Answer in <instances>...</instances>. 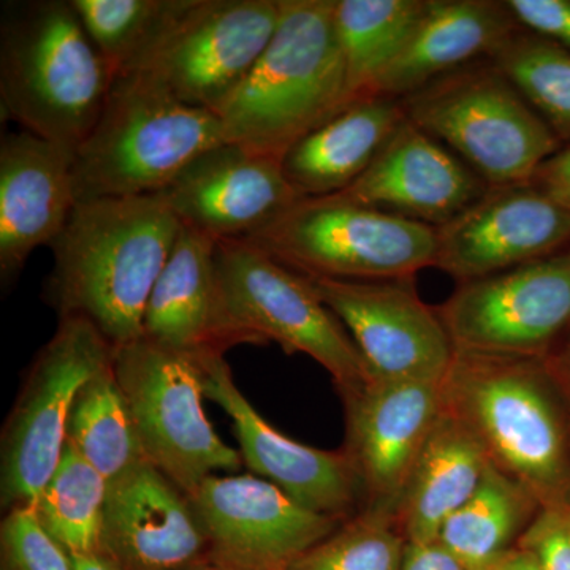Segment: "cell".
Returning <instances> with one entry per match:
<instances>
[{"mask_svg":"<svg viewBox=\"0 0 570 570\" xmlns=\"http://www.w3.org/2000/svg\"><path fill=\"white\" fill-rule=\"evenodd\" d=\"M279 7L264 55L217 115L225 141L276 159L346 107L335 0H279Z\"/></svg>","mask_w":570,"mask_h":570,"instance_id":"obj_4","label":"cell"},{"mask_svg":"<svg viewBox=\"0 0 570 570\" xmlns=\"http://www.w3.org/2000/svg\"><path fill=\"white\" fill-rule=\"evenodd\" d=\"M305 277L354 340L371 377L441 384L448 376L455 346L436 307L420 298L414 277Z\"/></svg>","mask_w":570,"mask_h":570,"instance_id":"obj_13","label":"cell"},{"mask_svg":"<svg viewBox=\"0 0 570 570\" xmlns=\"http://www.w3.org/2000/svg\"><path fill=\"white\" fill-rule=\"evenodd\" d=\"M483 570H542V568L531 551L517 546Z\"/></svg>","mask_w":570,"mask_h":570,"instance_id":"obj_39","label":"cell"},{"mask_svg":"<svg viewBox=\"0 0 570 570\" xmlns=\"http://www.w3.org/2000/svg\"><path fill=\"white\" fill-rule=\"evenodd\" d=\"M223 142L219 116L184 104L148 71H122L75 151L77 204L163 193L187 165Z\"/></svg>","mask_w":570,"mask_h":570,"instance_id":"obj_5","label":"cell"},{"mask_svg":"<svg viewBox=\"0 0 570 570\" xmlns=\"http://www.w3.org/2000/svg\"><path fill=\"white\" fill-rule=\"evenodd\" d=\"M0 553L2 570H73V558L45 530L33 504L7 510Z\"/></svg>","mask_w":570,"mask_h":570,"instance_id":"obj_33","label":"cell"},{"mask_svg":"<svg viewBox=\"0 0 570 570\" xmlns=\"http://www.w3.org/2000/svg\"><path fill=\"white\" fill-rule=\"evenodd\" d=\"M204 355L141 336L116 348L112 362L146 459L187 497L214 472H235L243 464L242 453L206 419Z\"/></svg>","mask_w":570,"mask_h":570,"instance_id":"obj_9","label":"cell"},{"mask_svg":"<svg viewBox=\"0 0 570 570\" xmlns=\"http://www.w3.org/2000/svg\"><path fill=\"white\" fill-rule=\"evenodd\" d=\"M428 0H335V29L346 69V107L373 97L406 47Z\"/></svg>","mask_w":570,"mask_h":570,"instance_id":"obj_27","label":"cell"},{"mask_svg":"<svg viewBox=\"0 0 570 570\" xmlns=\"http://www.w3.org/2000/svg\"><path fill=\"white\" fill-rule=\"evenodd\" d=\"M75 151L31 132L0 141V277L17 279L33 250L52 245L75 205Z\"/></svg>","mask_w":570,"mask_h":570,"instance_id":"obj_21","label":"cell"},{"mask_svg":"<svg viewBox=\"0 0 570 570\" xmlns=\"http://www.w3.org/2000/svg\"><path fill=\"white\" fill-rule=\"evenodd\" d=\"M67 442L108 483L148 461L112 363L89 379L75 397Z\"/></svg>","mask_w":570,"mask_h":570,"instance_id":"obj_28","label":"cell"},{"mask_svg":"<svg viewBox=\"0 0 570 570\" xmlns=\"http://www.w3.org/2000/svg\"><path fill=\"white\" fill-rule=\"evenodd\" d=\"M107 479L66 441L62 459L33 508L71 557L102 554Z\"/></svg>","mask_w":570,"mask_h":570,"instance_id":"obj_29","label":"cell"},{"mask_svg":"<svg viewBox=\"0 0 570 570\" xmlns=\"http://www.w3.org/2000/svg\"><path fill=\"white\" fill-rule=\"evenodd\" d=\"M406 547L393 513L363 508L288 570H403Z\"/></svg>","mask_w":570,"mask_h":570,"instance_id":"obj_32","label":"cell"},{"mask_svg":"<svg viewBox=\"0 0 570 570\" xmlns=\"http://www.w3.org/2000/svg\"><path fill=\"white\" fill-rule=\"evenodd\" d=\"M216 242L181 225L154 285L145 333L154 343L189 354H223L239 341L225 311L216 269Z\"/></svg>","mask_w":570,"mask_h":570,"instance_id":"obj_22","label":"cell"},{"mask_svg":"<svg viewBox=\"0 0 570 570\" xmlns=\"http://www.w3.org/2000/svg\"><path fill=\"white\" fill-rule=\"evenodd\" d=\"M489 187L455 154L406 118L365 174L340 195L436 228L478 202Z\"/></svg>","mask_w":570,"mask_h":570,"instance_id":"obj_20","label":"cell"},{"mask_svg":"<svg viewBox=\"0 0 570 570\" xmlns=\"http://www.w3.org/2000/svg\"><path fill=\"white\" fill-rule=\"evenodd\" d=\"M566 508H568V509H569V512H570V501H569V504H568V505H566Z\"/></svg>","mask_w":570,"mask_h":570,"instance_id":"obj_42","label":"cell"},{"mask_svg":"<svg viewBox=\"0 0 570 570\" xmlns=\"http://www.w3.org/2000/svg\"><path fill=\"white\" fill-rule=\"evenodd\" d=\"M102 554L122 570H183L209 561L190 498L146 461L108 483Z\"/></svg>","mask_w":570,"mask_h":570,"instance_id":"obj_19","label":"cell"},{"mask_svg":"<svg viewBox=\"0 0 570 570\" xmlns=\"http://www.w3.org/2000/svg\"><path fill=\"white\" fill-rule=\"evenodd\" d=\"M73 558V570H122L105 554H86Z\"/></svg>","mask_w":570,"mask_h":570,"instance_id":"obj_40","label":"cell"},{"mask_svg":"<svg viewBox=\"0 0 570 570\" xmlns=\"http://www.w3.org/2000/svg\"><path fill=\"white\" fill-rule=\"evenodd\" d=\"M115 77L71 0L3 3V119L77 149L99 119Z\"/></svg>","mask_w":570,"mask_h":570,"instance_id":"obj_3","label":"cell"},{"mask_svg":"<svg viewBox=\"0 0 570 570\" xmlns=\"http://www.w3.org/2000/svg\"><path fill=\"white\" fill-rule=\"evenodd\" d=\"M340 395L346 409L343 450L362 485L363 508L395 515L415 461L444 411L442 382L371 377Z\"/></svg>","mask_w":570,"mask_h":570,"instance_id":"obj_16","label":"cell"},{"mask_svg":"<svg viewBox=\"0 0 570 570\" xmlns=\"http://www.w3.org/2000/svg\"><path fill=\"white\" fill-rule=\"evenodd\" d=\"M406 118L489 186L531 183L561 149L538 111L490 59L469 63L401 99Z\"/></svg>","mask_w":570,"mask_h":570,"instance_id":"obj_6","label":"cell"},{"mask_svg":"<svg viewBox=\"0 0 570 570\" xmlns=\"http://www.w3.org/2000/svg\"><path fill=\"white\" fill-rule=\"evenodd\" d=\"M279 11V0H189L130 70L148 71L184 104L219 115L264 55Z\"/></svg>","mask_w":570,"mask_h":570,"instance_id":"obj_11","label":"cell"},{"mask_svg":"<svg viewBox=\"0 0 570 570\" xmlns=\"http://www.w3.org/2000/svg\"><path fill=\"white\" fill-rule=\"evenodd\" d=\"M403 570H468L439 540L409 543Z\"/></svg>","mask_w":570,"mask_h":570,"instance_id":"obj_37","label":"cell"},{"mask_svg":"<svg viewBox=\"0 0 570 570\" xmlns=\"http://www.w3.org/2000/svg\"><path fill=\"white\" fill-rule=\"evenodd\" d=\"M519 547L531 551L542 570H570V512L568 508H543Z\"/></svg>","mask_w":570,"mask_h":570,"instance_id":"obj_34","label":"cell"},{"mask_svg":"<svg viewBox=\"0 0 570 570\" xmlns=\"http://www.w3.org/2000/svg\"><path fill=\"white\" fill-rule=\"evenodd\" d=\"M204 367L205 396L234 422L239 453L250 471L324 515L344 521L363 508L362 485L344 450L309 448L269 425L235 384L223 354H205Z\"/></svg>","mask_w":570,"mask_h":570,"instance_id":"obj_17","label":"cell"},{"mask_svg":"<svg viewBox=\"0 0 570 570\" xmlns=\"http://www.w3.org/2000/svg\"><path fill=\"white\" fill-rule=\"evenodd\" d=\"M505 6L521 29L570 51V0H508Z\"/></svg>","mask_w":570,"mask_h":570,"instance_id":"obj_35","label":"cell"},{"mask_svg":"<svg viewBox=\"0 0 570 570\" xmlns=\"http://www.w3.org/2000/svg\"><path fill=\"white\" fill-rule=\"evenodd\" d=\"M216 269L239 344L276 343L325 367L337 392L370 381L365 360L344 325L305 276L245 239L216 242Z\"/></svg>","mask_w":570,"mask_h":570,"instance_id":"obj_8","label":"cell"},{"mask_svg":"<svg viewBox=\"0 0 570 570\" xmlns=\"http://www.w3.org/2000/svg\"><path fill=\"white\" fill-rule=\"evenodd\" d=\"M542 504L493 464L475 493L442 527L439 542L468 570H483L519 546Z\"/></svg>","mask_w":570,"mask_h":570,"instance_id":"obj_26","label":"cell"},{"mask_svg":"<svg viewBox=\"0 0 570 570\" xmlns=\"http://www.w3.org/2000/svg\"><path fill=\"white\" fill-rule=\"evenodd\" d=\"M436 309L460 351L547 356L570 328V247L459 284Z\"/></svg>","mask_w":570,"mask_h":570,"instance_id":"obj_12","label":"cell"},{"mask_svg":"<svg viewBox=\"0 0 570 570\" xmlns=\"http://www.w3.org/2000/svg\"><path fill=\"white\" fill-rule=\"evenodd\" d=\"M406 121L401 100H356L295 142L281 159L285 179L299 198L346 190Z\"/></svg>","mask_w":570,"mask_h":570,"instance_id":"obj_24","label":"cell"},{"mask_svg":"<svg viewBox=\"0 0 570 570\" xmlns=\"http://www.w3.org/2000/svg\"><path fill=\"white\" fill-rule=\"evenodd\" d=\"M189 498L209 561L228 570H288L343 523L250 474L212 475Z\"/></svg>","mask_w":570,"mask_h":570,"instance_id":"obj_14","label":"cell"},{"mask_svg":"<svg viewBox=\"0 0 570 570\" xmlns=\"http://www.w3.org/2000/svg\"><path fill=\"white\" fill-rule=\"evenodd\" d=\"M181 225L214 242L245 239L298 200L281 159L223 142L159 193Z\"/></svg>","mask_w":570,"mask_h":570,"instance_id":"obj_18","label":"cell"},{"mask_svg":"<svg viewBox=\"0 0 570 570\" xmlns=\"http://www.w3.org/2000/svg\"><path fill=\"white\" fill-rule=\"evenodd\" d=\"M181 223L159 194L78 202L52 242L45 299L91 322L112 347L140 340L154 285Z\"/></svg>","mask_w":570,"mask_h":570,"instance_id":"obj_1","label":"cell"},{"mask_svg":"<svg viewBox=\"0 0 570 570\" xmlns=\"http://www.w3.org/2000/svg\"><path fill=\"white\" fill-rule=\"evenodd\" d=\"M115 351L86 318H59L55 335L33 358L3 426V510L36 504L62 459L75 397L89 379L111 365Z\"/></svg>","mask_w":570,"mask_h":570,"instance_id":"obj_10","label":"cell"},{"mask_svg":"<svg viewBox=\"0 0 570 570\" xmlns=\"http://www.w3.org/2000/svg\"><path fill=\"white\" fill-rule=\"evenodd\" d=\"M245 242L298 275L330 279H407L436 258V228L340 194L298 198Z\"/></svg>","mask_w":570,"mask_h":570,"instance_id":"obj_7","label":"cell"},{"mask_svg":"<svg viewBox=\"0 0 570 570\" xmlns=\"http://www.w3.org/2000/svg\"><path fill=\"white\" fill-rule=\"evenodd\" d=\"M183 570H228V569L220 568V566L214 564V562L208 561V562H204V564L193 566V568H187V569H183Z\"/></svg>","mask_w":570,"mask_h":570,"instance_id":"obj_41","label":"cell"},{"mask_svg":"<svg viewBox=\"0 0 570 570\" xmlns=\"http://www.w3.org/2000/svg\"><path fill=\"white\" fill-rule=\"evenodd\" d=\"M189 0H71L112 73L134 69Z\"/></svg>","mask_w":570,"mask_h":570,"instance_id":"obj_31","label":"cell"},{"mask_svg":"<svg viewBox=\"0 0 570 570\" xmlns=\"http://www.w3.org/2000/svg\"><path fill=\"white\" fill-rule=\"evenodd\" d=\"M490 464L474 433L444 409L396 504L397 528L407 542L438 540L445 521L479 489Z\"/></svg>","mask_w":570,"mask_h":570,"instance_id":"obj_25","label":"cell"},{"mask_svg":"<svg viewBox=\"0 0 570 570\" xmlns=\"http://www.w3.org/2000/svg\"><path fill=\"white\" fill-rule=\"evenodd\" d=\"M570 247V209L532 183L489 187L436 227L434 268L471 283Z\"/></svg>","mask_w":570,"mask_h":570,"instance_id":"obj_15","label":"cell"},{"mask_svg":"<svg viewBox=\"0 0 570 570\" xmlns=\"http://www.w3.org/2000/svg\"><path fill=\"white\" fill-rule=\"evenodd\" d=\"M442 403L542 508L570 501V417L546 356L455 348Z\"/></svg>","mask_w":570,"mask_h":570,"instance_id":"obj_2","label":"cell"},{"mask_svg":"<svg viewBox=\"0 0 570 570\" xmlns=\"http://www.w3.org/2000/svg\"><path fill=\"white\" fill-rule=\"evenodd\" d=\"M520 29L505 2L428 0L422 20L373 97L401 100L469 63L491 59Z\"/></svg>","mask_w":570,"mask_h":570,"instance_id":"obj_23","label":"cell"},{"mask_svg":"<svg viewBox=\"0 0 570 570\" xmlns=\"http://www.w3.org/2000/svg\"><path fill=\"white\" fill-rule=\"evenodd\" d=\"M554 137L570 146V51L520 29L490 59Z\"/></svg>","mask_w":570,"mask_h":570,"instance_id":"obj_30","label":"cell"},{"mask_svg":"<svg viewBox=\"0 0 570 570\" xmlns=\"http://www.w3.org/2000/svg\"><path fill=\"white\" fill-rule=\"evenodd\" d=\"M531 183L554 202L570 209V146L546 160Z\"/></svg>","mask_w":570,"mask_h":570,"instance_id":"obj_36","label":"cell"},{"mask_svg":"<svg viewBox=\"0 0 570 570\" xmlns=\"http://www.w3.org/2000/svg\"><path fill=\"white\" fill-rule=\"evenodd\" d=\"M546 360L554 381H557L558 389H560L570 417V328L558 341L557 346L551 348Z\"/></svg>","mask_w":570,"mask_h":570,"instance_id":"obj_38","label":"cell"}]
</instances>
